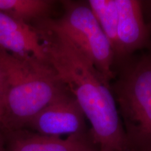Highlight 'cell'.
Wrapping results in <instances>:
<instances>
[{"instance_id": "cell-1", "label": "cell", "mask_w": 151, "mask_h": 151, "mask_svg": "<svg viewBox=\"0 0 151 151\" xmlns=\"http://www.w3.org/2000/svg\"><path fill=\"white\" fill-rule=\"evenodd\" d=\"M35 28L47 61L91 124L94 146L99 151H131L110 82L63 33L44 20Z\"/></svg>"}, {"instance_id": "cell-2", "label": "cell", "mask_w": 151, "mask_h": 151, "mask_svg": "<svg viewBox=\"0 0 151 151\" xmlns=\"http://www.w3.org/2000/svg\"><path fill=\"white\" fill-rule=\"evenodd\" d=\"M2 72L1 126L10 132L27 127L45 107L68 91L48 62L0 49Z\"/></svg>"}, {"instance_id": "cell-3", "label": "cell", "mask_w": 151, "mask_h": 151, "mask_svg": "<svg viewBox=\"0 0 151 151\" xmlns=\"http://www.w3.org/2000/svg\"><path fill=\"white\" fill-rule=\"evenodd\" d=\"M122 62L111 90L131 151H137L151 146V47L137 59Z\"/></svg>"}, {"instance_id": "cell-4", "label": "cell", "mask_w": 151, "mask_h": 151, "mask_svg": "<svg viewBox=\"0 0 151 151\" xmlns=\"http://www.w3.org/2000/svg\"><path fill=\"white\" fill-rule=\"evenodd\" d=\"M62 4L64 14L61 18H48L44 21L69 38L111 82L114 77V52L88 2L64 1Z\"/></svg>"}, {"instance_id": "cell-5", "label": "cell", "mask_w": 151, "mask_h": 151, "mask_svg": "<svg viewBox=\"0 0 151 151\" xmlns=\"http://www.w3.org/2000/svg\"><path fill=\"white\" fill-rule=\"evenodd\" d=\"M86 119L76 100L67 91L41 110L27 127L50 137L84 134Z\"/></svg>"}, {"instance_id": "cell-6", "label": "cell", "mask_w": 151, "mask_h": 151, "mask_svg": "<svg viewBox=\"0 0 151 151\" xmlns=\"http://www.w3.org/2000/svg\"><path fill=\"white\" fill-rule=\"evenodd\" d=\"M118 11L115 60L123 62L140 49L151 47L149 26L145 23L142 2L137 0H116Z\"/></svg>"}, {"instance_id": "cell-7", "label": "cell", "mask_w": 151, "mask_h": 151, "mask_svg": "<svg viewBox=\"0 0 151 151\" xmlns=\"http://www.w3.org/2000/svg\"><path fill=\"white\" fill-rule=\"evenodd\" d=\"M0 49L16 56L34 57L48 62L37 29L2 12H0Z\"/></svg>"}, {"instance_id": "cell-8", "label": "cell", "mask_w": 151, "mask_h": 151, "mask_svg": "<svg viewBox=\"0 0 151 151\" xmlns=\"http://www.w3.org/2000/svg\"><path fill=\"white\" fill-rule=\"evenodd\" d=\"M9 151H81L91 146L86 134L67 139L19 130L14 132Z\"/></svg>"}, {"instance_id": "cell-9", "label": "cell", "mask_w": 151, "mask_h": 151, "mask_svg": "<svg viewBox=\"0 0 151 151\" xmlns=\"http://www.w3.org/2000/svg\"><path fill=\"white\" fill-rule=\"evenodd\" d=\"M54 4L50 0H0V12L29 24L48 18Z\"/></svg>"}, {"instance_id": "cell-10", "label": "cell", "mask_w": 151, "mask_h": 151, "mask_svg": "<svg viewBox=\"0 0 151 151\" xmlns=\"http://www.w3.org/2000/svg\"><path fill=\"white\" fill-rule=\"evenodd\" d=\"M88 4L109 39L115 55L118 20L116 0H89Z\"/></svg>"}, {"instance_id": "cell-11", "label": "cell", "mask_w": 151, "mask_h": 151, "mask_svg": "<svg viewBox=\"0 0 151 151\" xmlns=\"http://www.w3.org/2000/svg\"><path fill=\"white\" fill-rule=\"evenodd\" d=\"M2 72H1V69H0V117H1V85H2Z\"/></svg>"}, {"instance_id": "cell-12", "label": "cell", "mask_w": 151, "mask_h": 151, "mask_svg": "<svg viewBox=\"0 0 151 151\" xmlns=\"http://www.w3.org/2000/svg\"><path fill=\"white\" fill-rule=\"evenodd\" d=\"M81 151H99V150H98L97 148H96V146H94V145L92 144V145H91V146L87 147L86 148L83 149V150H81Z\"/></svg>"}, {"instance_id": "cell-13", "label": "cell", "mask_w": 151, "mask_h": 151, "mask_svg": "<svg viewBox=\"0 0 151 151\" xmlns=\"http://www.w3.org/2000/svg\"><path fill=\"white\" fill-rule=\"evenodd\" d=\"M1 122H0V151H4L2 148V143H1Z\"/></svg>"}, {"instance_id": "cell-14", "label": "cell", "mask_w": 151, "mask_h": 151, "mask_svg": "<svg viewBox=\"0 0 151 151\" xmlns=\"http://www.w3.org/2000/svg\"><path fill=\"white\" fill-rule=\"evenodd\" d=\"M137 151H151V146L148 147V148H144V149H141V150H137Z\"/></svg>"}, {"instance_id": "cell-15", "label": "cell", "mask_w": 151, "mask_h": 151, "mask_svg": "<svg viewBox=\"0 0 151 151\" xmlns=\"http://www.w3.org/2000/svg\"><path fill=\"white\" fill-rule=\"evenodd\" d=\"M149 28H150V35H151V24H150V25L149 26Z\"/></svg>"}]
</instances>
